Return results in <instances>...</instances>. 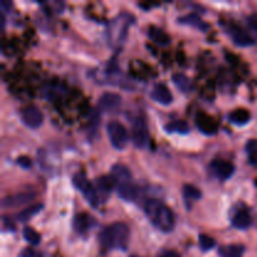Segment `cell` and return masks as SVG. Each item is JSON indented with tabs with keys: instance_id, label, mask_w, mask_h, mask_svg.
Listing matches in <instances>:
<instances>
[{
	"instance_id": "obj_1",
	"label": "cell",
	"mask_w": 257,
	"mask_h": 257,
	"mask_svg": "<svg viewBox=\"0 0 257 257\" xmlns=\"http://www.w3.org/2000/svg\"><path fill=\"white\" fill-rule=\"evenodd\" d=\"M145 212L150 222L162 232H171L175 227V215L172 210L158 200H148Z\"/></svg>"
},
{
	"instance_id": "obj_2",
	"label": "cell",
	"mask_w": 257,
	"mask_h": 257,
	"mask_svg": "<svg viewBox=\"0 0 257 257\" xmlns=\"http://www.w3.org/2000/svg\"><path fill=\"white\" fill-rule=\"evenodd\" d=\"M130 241V227L127 223L114 222L103 228L99 233V242L104 248L125 250Z\"/></svg>"
},
{
	"instance_id": "obj_3",
	"label": "cell",
	"mask_w": 257,
	"mask_h": 257,
	"mask_svg": "<svg viewBox=\"0 0 257 257\" xmlns=\"http://www.w3.org/2000/svg\"><path fill=\"white\" fill-rule=\"evenodd\" d=\"M135 22V17L130 13H120L112 22L109 23L107 29V38L109 44L120 45L124 42L128 34V29Z\"/></svg>"
},
{
	"instance_id": "obj_4",
	"label": "cell",
	"mask_w": 257,
	"mask_h": 257,
	"mask_svg": "<svg viewBox=\"0 0 257 257\" xmlns=\"http://www.w3.org/2000/svg\"><path fill=\"white\" fill-rule=\"evenodd\" d=\"M73 185L79 190V192H82V195L84 196V198L90 206L97 207L98 203L100 202L97 188L88 181V178L83 173H77V175L73 176Z\"/></svg>"
},
{
	"instance_id": "obj_5",
	"label": "cell",
	"mask_w": 257,
	"mask_h": 257,
	"mask_svg": "<svg viewBox=\"0 0 257 257\" xmlns=\"http://www.w3.org/2000/svg\"><path fill=\"white\" fill-rule=\"evenodd\" d=\"M107 135L115 150H123L128 143V132L118 120H110L107 124Z\"/></svg>"
},
{
	"instance_id": "obj_6",
	"label": "cell",
	"mask_w": 257,
	"mask_h": 257,
	"mask_svg": "<svg viewBox=\"0 0 257 257\" xmlns=\"http://www.w3.org/2000/svg\"><path fill=\"white\" fill-rule=\"evenodd\" d=\"M132 141L136 147L145 148L150 141L147 123L143 118H136L132 123Z\"/></svg>"
},
{
	"instance_id": "obj_7",
	"label": "cell",
	"mask_w": 257,
	"mask_h": 257,
	"mask_svg": "<svg viewBox=\"0 0 257 257\" xmlns=\"http://www.w3.org/2000/svg\"><path fill=\"white\" fill-rule=\"evenodd\" d=\"M20 115H22L23 123H24L27 127L33 128V130L39 128L40 125L43 124V119H44L43 113L40 112L37 107H34V105L24 108V109L22 110V114Z\"/></svg>"
},
{
	"instance_id": "obj_8",
	"label": "cell",
	"mask_w": 257,
	"mask_h": 257,
	"mask_svg": "<svg viewBox=\"0 0 257 257\" xmlns=\"http://www.w3.org/2000/svg\"><path fill=\"white\" fill-rule=\"evenodd\" d=\"M213 175L221 181L228 180L235 172V166L225 160H215L210 166Z\"/></svg>"
},
{
	"instance_id": "obj_9",
	"label": "cell",
	"mask_w": 257,
	"mask_h": 257,
	"mask_svg": "<svg viewBox=\"0 0 257 257\" xmlns=\"http://www.w3.org/2000/svg\"><path fill=\"white\" fill-rule=\"evenodd\" d=\"M35 198L34 192H19L15 195L8 196L2 201L3 208H15L20 207L23 205H27L30 201Z\"/></svg>"
},
{
	"instance_id": "obj_10",
	"label": "cell",
	"mask_w": 257,
	"mask_h": 257,
	"mask_svg": "<svg viewBox=\"0 0 257 257\" xmlns=\"http://www.w3.org/2000/svg\"><path fill=\"white\" fill-rule=\"evenodd\" d=\"M251 222H252V218L247 208L240 206L237 210H233L232 216H231V223L233 227L238 230H247L251 226Z\"/></svg>"
},
{
	"instance_id": "obj_11",
	"label": "cell",
	"mask_w": 257,
	"mask_h": 257,
	"mask_svg": "<svg viewBox=\"0 0 257 257\" xmlns=\"http://www.w3.org/2000/svg\"><path fill=\"white\" fill-rule=\"evenodd\" d=\"M228 34L232 38L233 43L238 47H250L253 44V39L246 30L236 24H230L227 28Z\"/></svg>"
},
{
	"instance_id": "obj_12",
	"label": "cell",
	"mask_w": 257,
	"mask_h": 257,
	"mask_svg": "<svg viewBox=\"0 0 257 257\" xmlns=\"http://www.w3.org/2000/svg\"><path fill=\"white\" fill-rule=\"evenodd\" d=\"M196 125L203 135L211 136L217 133V122L211 115L206 114L203 112H200L196 115Z\"/></svg>"
},
{
	"instance_id": "obj_13",
	"label": "cell",
	"mask_w": 257,
	"mask_h": 257,
	"mask_svg": "<svg viewBox=\"0 0 257 257\" xmlns=\"http://www.w3.org/2000/svg\"><path fill=\"white\" fill-rule=\"evenodd\" d=\"M122 103V98L117 93H103L98 99V107L103 112H110V110L117 109Z\"/></svg>"
},
{
	"instance_id": "obj_14",
	"label": "cell",
	"mask_w": 257,
	"mask_h": 257,
	"mask_svg": "<svg viewBox=\"0 0 257 257\" xmlns=\"http://www.w3.org/2000/svg\"><path fill=\"white\" fill-rule=\"evenodd\" d=\"M151 97L155 102L161 103L163 105L171 104L173 100V95L171 93L170 88L166 84H162V83H158L153 87L152 92H151Z\"/></svg>"
},
{
	"instance_id": "obj_15",
	"label": "cell",
	"mask_w": 257,
	"mask_h": 257,
	"mask_svg": "<svg viewBox=\"0 0 257 257\" xmlns=\"http://www.w3.org/2000/svg\"><path fill=\"white\" fill-rule=\"evenodd\" d=\"M117 186V182L113 178V176H100L95 180V188H97V192L99 195V198L103 197L105 198L110 192L113 191V188Z\"/></svg>"
},
{
	"instance_id": "obj_16",
	"label": "cell",
	"mask_w": 257,
	"mask_h": 257,
	"mask_svg": "<svg viewBox=\"0 0 257 257\" xmlns=\"http://www.w3.org/2000/svg\"><path fill=\"white\" fill-rule=\"evenodd\" d=\"M148 37L152 39V42L161 45V47H166V45H168L171 43L170 35H168L165 30L161 29V28L158 27H155V25L148 28Z\"/></svg>"
},
{
	"instance_id": "obj_17",
	"label": "cell",
	"mask_w": 257,
	"mask_h": 257,
	"mask_svg": "<svg viewBox=\"0 0 257 257\" xmlns=\"http://www.w3.org/2000/svg\"><path fill=\"white\" fill-rule=\"evenodd\" d=\"M117 192H118V196H119L122 200L130 202V201L135 200L136 195H137V187L133 185L132 181H128V182L118 183Z\"/></svg>"
},
{
	"instance_id": "obj_18",
	"label": "cell",
	"mask_w": 257,
	"mask_h": 257,
	"mask_svg": "<svg viewBox=\"0 0 257 257\" xmlns=\"http://www.w3.org/2000/svg\"><path fill=\"white\" fill-rule=\"evenodd\" d=\"M178 23L183 25H190V27L197 28V29L202 30V32H206L208 29L207 23L203 22L197 14H187L183 15V17L178 18Z\"/></svg>"
},
{
	"instance_id": "obj_19",
	"label": "cell",
	"mask_w": 257,
	"mask_h": 257,
	"mask_svg": "<svg viewBox=\"0 0 257 257\" xmlns=\"http://www.w3.org/2000/svg\"><path fill=\"white\" fill-rule=\"evenodd\" d=\"M251 114L247 109L245 108H238V109L232 110V112L228 114V120H230L232 124L236 125H245L250 122Z\"/></svg>"
},
{
	"instance_id": "obj_20",
	"label": "cell",
	"mask_w": 257,
	"mask_h": 257,
	"mask_svg": "<svg viewBox=\"0 0 257 257\" xmlns=\"http://www.w3.org/2000/svg\"><path fill=\"white\" fill-rule=\"evenodd\" d=\"M110 173H112L113 178L115 180V182L118 183H123V182H128V181H132V175H131V171L128 170V167H125L124 165H114L110 170Z\"/></svg>"
},
{
	"instance_id": "obj_21",
	"label": "cell",
	"mask_w": 257,
	"mask_h": 257,
	"mask_svg": "<svg viewBox=\"0 0 257 257\" xmlns=\"http://www.w3.org/2000/svg\"><path fill=\"white\" fill-rule=\"evenodd\" d=\"M243 252H245V246L238 245V243L221 246L218 250L220 257H242Z\"/></svg>"
},
{
	"instance_id": "obj_22",
	"label": "cell",
	"mask_w": 257,
	"mask_h": 257,
	"mask_svg": "<svg viewBox=\"0 0 257 257\" xmlns=\"http://www.w3.org/2000/svg\"><path fill=\"white\" fill-rule=\"evenodd\" d=\"M90 225H92V218L87 213H78L73 220V227L78 233L87 232Z\"/></svg>"
},
{
	"instance_id": "obj_23",
	"label": "cell",
	"mask_w": 257,
	"mask_h": 257,
	"mask_svg": "<svg viewBox=\"0 0 257 257\" xmlns=\"http://www.w3.org/2000/svg\"><path fill=\"white\" fill-rule=\"evenodd\" d=\"M165 131L167 133H178V135H187L190 132V125L186 120H173L165 125Z\"/></svg>"
},
{
	"instance_id": "obj_24",
	"label": "cell",
	"mask_w": 257,
	"mask_h": 257,
	"mask_svg": "<svg viewBox=\"0 0 257 257\" xmlns=\"http://www.w3.org/2000/svg\"><path fill=\"white\" fill-rule=\"evenodd\" d=\"M42 210H43L42 203H34V205H30L29 207L20 211V212L18 213L17 218L18 221H20V222H27V221H29L30 218L34 217L35 215H38Z\"/></svg>"
},
{
	"instance_id": "obj_25",
	"label": "cell",
	"mask_w": 257,
	"mask_h": 257,
	"mask_svg": "<svg viewBox=\"0 0 257 257\" xmlns=\"http://www.w3.org/2000/svg\"><path fill=\"white\" fill-rule=\"evenodd\" d=\"M172 80L173 83H175L176 87L183 93H188L193 88L192 82H191L190 78H188L187 75L182 74V73H176V74H173Z\"/></svg>"
},
{
	"instance_id": "obj_26",
	"label": "cell",
	"mask_w": 257,
	"mask_h": 257,
	"mask_svg": "<svg viewBox=\"0 0 257 257\" xmlns=\"http://www.w3.org/2000/svg\"><path fill=\"white\" fill-rule=\"evenodd\" d=\"M245 150L248 158V162L257 167V140L247 141Z\"/></svg>"
},
{
	"instance_id": "obj_27",
	"label": "cell",
	"mask_w": 257,
	"mask_h": 257,
	"mask_svg": "<svg viewBox=\"0 0 257 257\" xmlns=\"http://www.w3.org/2000/svg\"><path fill=\"white\" fill-rule=\"evenodd\" d=\"M183 196L187 201H196V200H200L202 197V193L201 191L198 190L197 187H195L193 185H185L183 186Z\"/></svg>"
},
{
	"instance_id": "obj_28",
	"label": "cell",
	"mask_w": 257,
	"mask_h": 257,
	"mask_svg": "<svg viewBox=\"0 0 257 257\" xmlns=\"http://www.w3.org/2000/svg\"><path fill=\"white\" fill-rule=\"evenodd\" d=\"M23 236L30 245H38L40 242V235L33 227H24Z\"/></svg>"
},
{
	"instance_id": "obj_29",
	"label": "cell",
	"mask_w": 257,
	"mask_h": 257,
	"mask_svg": "<svg viewBox=\"0 0 257 257\" xmlns=\"http://www.w3.org/2000/svg\"><path fill=\"white\" fill-rule=\"evenodd\" d=\"M198 242H200V247L202 248L203 251L211 250V248L215 247L216 245L215 240H213L211 236L205 235V233H201V235L198 236Z\"/></svg>"
},
{
	"instance_id": "obj_30",
	"label": "cell",
	"mask_w": 257,
	"mask_h": 257,
	"mask_svg": "<svg viewBox=\"0 0 257 257\" xmlns=\"http://www.w3.org/2000/svg\"><path fill=\"white\" fill-rule=\"evenodd\" d=\"M17 163L20 166V167L25 168V170L32 167V160H30L29 157H27V156H20V157H18Z\"/></svg>"
},
{
	"instance_id": "obj_31",
	"label": "cell",
	"mask_w": 257,
	"mask_h": 257,
	"mask_svg": "<svg viewBox=\"0 0 257 257\" xmlns=\"http://www.w3.org/2000/svg\"><path fill=\"white\" fill-rule=\"evenodd\" d=\"M19 257H43V256L42 253L33 250V248H25V250H23V252L20 253Z\"/></svg>"
},
{
	"instance_id": "obj_32",
	"label": "cell",
	"mask_w": 257,
	"mask_h": 257,
	"mask_svg": "<svg viewBox=\"0 0 257 257\" xmlns=\"http://www.w3.org/2000/svg\"><path fill=\"white\" fill-rule=\"evenodd\" d=\"M247 24L257 34V14H252L247 17Z\"/></svg>"
},
{
	"instance_id": "obj_33",
	"label": "cell",
	"mask_w": 257,
	"mask_h": 257,
	"mask_svg": "<svg viewBox=\"0 0 257 257\" xmlns=\"http://www.w3.org/2000/svg\"><path fill=\"white\" fill-rule=\"evenodd\" d=\"M158 257H181V255L173 250H163L158 253Z\"/></svg>"
},
{
	"instance_id": "obj_34",
	"label": "cell",
	"mask_w": 257,
	"mask_h": 257,
	"mask_svg": "<svg viewBox=\"0 0 257 257\" xmlns=\"http://www.w3.org/2000/svg\"><path fill=\"white\" fill-rule=\"evenodd\" d=\"M131 257H141V256H137V255H132Z\"/></svg>"
}]
</instances>
